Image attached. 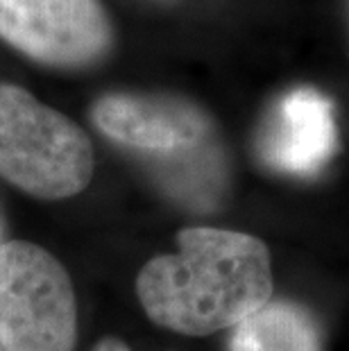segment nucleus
Masks as SVG:
<instances>
[{
  "label": "nucleus",
  "instance_id": "1",
  "mask_svg": "<svg viewBox=\"0 0 349 351\" xmlns=\"http://www.w3.org/2000/svg\"><path fill=\"white\" fill-rule=\"evenodd\" d=\"M272 263L263 241L229 229L191 227L177 252L147 261L136 293L147 317L184 335L234 328L272 300Z\"/></svg>",
  "mask_w": 349,
  "mask_h": 351
},
{
  "label": "nucleus",
  "instance_id": "2",
  "mask_svg": "<svg viewBox=\"0 0 349 351\" xmlns=\"http://www.w3.org/2000/svg\"><path fill=\"white\" fill-rule=\"evenodd\" d=\"M91 175L86 132L25 88L0 82V177L27 195L64 199L84 191Z\"/></svg>",
  "mask_w": 349,
  "mask_h": 351
},
{
  "label": "nucleus",
  "instance_id": "3",
  "mask_svg": "<svg viewBox=\"0 0 349 351\" xmlns=\"http://www.w3.org/2000/svg\"><path fill=\"white\" fill-rule=\"evenodd\" d=\"M77 306L64 265L27 241L0 243V349L73 351Z\"/></svg>",
  "mask_w": 349,
  "mask_h": 351
},
{
  "label": "nucleus",
  "instance_id": "4",
  "mask_svg": "<svg viewBox=\"0 0 349 351\" xmlns=\"http://www.w3.org/2000/svg\"><path fill=\"white\" fill-rule=\"evenodd\" d=\"M0 39L36 64L84 71L107 59L114 27L100 0H0Z\"/></svg>",
  "mask_w": 349,
  "mask_h": 351
},
{
  "label": "nucleus",
  "instance_id": "5",
  "mask_svg": "<svg viewBox=\"0 0 349 351\" xmlns=\"http://www.w3.org/2000/svg\"><path fill=\"white\" fill-rule=\"evenodd\" d=\"M93 125L125 150L143 159H161L215 136L209 114L180 95L105 93L91 107Z\"/></svg>",
  "mask_w": 349,
  "mask_h": 351
},
{
  "label": "nucleus",
  "instance_id": "6",
  "mask_svg": "<svg viewBox=\"0 0 349 351\" xmlns=\"http://www.w3.org/2000/svg\"><path fill=\"white\" fill-rule=\"evenodd\" d=\"M338 145L333 102L313 86H300L272 104L256 136L265 166L284 175L311 177L331 161Z\"/></svg>",
  "mask_w": 349,
  "mask_h": 351
},
{
  "label": "nucleus",
  "instance_id": "7",
  "mask_svg": "<svg viewBox=\"0 0 349 351\" xmlns=\"http://www.w3.org/2000/svg\"><path fill=\"white\" fill-rule=\"evenodd\" d=\"M145 161L170 197L197 211L218 204L220 193L225 191L227 163L215 136L191 150Z\"/></svg>",
  "mask_w": 349,
  "mask_h": 351
},
{
  "label": "nucleus",
  "instance_id": "8",
  "mask_svg": "<svg viewBox=\"0 0 349 351\" xmlns=\"http://www.w3.org/2000/svg\"><path fill=\"white\" fill-rule=\"evenodd\" d=\"M229 351H320V333L302 306L270 300L232 328Z\"/></svg>",
  "mask_w": 349,
  "mask_h": 351
},
{
  "label": "nucleus",
  "instance_id": "9",
  "mask_svg": "<svg viewBox=\"0 0 349 351\" xmlns=\"http://www.w3.org/2000/svg\"><path fill=\"white\" fill-rule=\"evenodd\" d=\"M93 351H132V349L118 338H105L93 347Z\"/></svg>",
  "mask_w": 349,
  "mask_h": 351
},
{
  "label": "nucleus",
  "instance_id": "10",
  "mask_svg": "<svg viewBox=\"0 0 349 351\" xmlns=\"http://www.w3.org/2000/svg\"><path fill=\"white\" fill-rule=\"evenodd\" d=\"M345 21H347V36H349V0L345 3Z\"/></svg>",
  "mask_w": 349,
  "mask_h": 351
},
{
  "label": "nucleus",
  "instance_id": "11",
  "mask_svg": "<svg viewBox=\"0 0 349 351\" xmlns=\"http://www.w3.org/2000/svg\"><path fill=\"white\" fill-rule=\"evenodd\" d=\"M3 236H5V222H3V215H0V243H3Z\"/></svg>",
  "mask_w": 349,
  "mask_h": 351
},
{
  "label": "nucleus",
  "instance_id": "12",
  "mask_svg": "<svg viewBox=\"0 0 349 351\" xmlns=\"http://www.w3.org/2000/svg\"><path fill=\"white\" fill-rule=\"evenodd\" d=\"M154 3H173V0H154Z\"/></svg>",
  "mask_w": 349,
  "mask_h": 351
},
{
  "label": "nucleus",
  "instance_id": "13",
  "mask_svg": "<svg viewBox=\"0 0 349 351\" xmlns=\"http://www.w3.org/2000/svg\"><path fill=\"white\" fill-rule=\"evenodd\" d=\"M0 351H3V349H0Z\"/></svg>",
  "mask_w": 349,
  "mask_h": 351
}]
</instances>
